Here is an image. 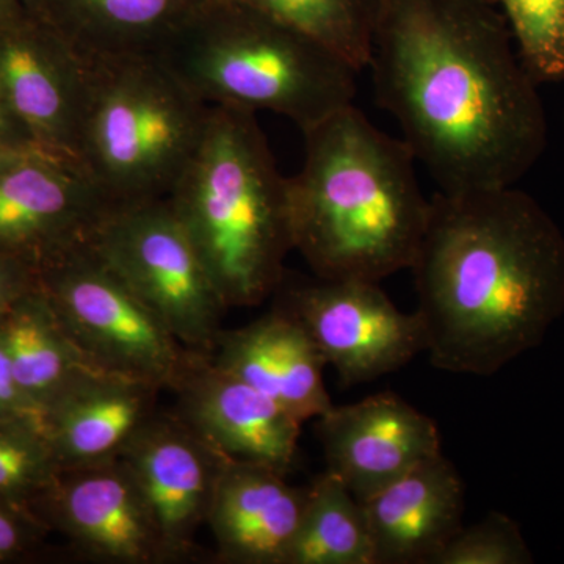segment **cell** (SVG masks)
Returning <instances> with one entry per match:
<instances>
[{
    "instance_id": "277c9868",
    "label": "cell",
    "mask_w": 564,
    "mask_h": 564,
    "mask_svg": "<svg viewBox=\"0 0 564 564\" xmlns=\"http://www.w3.org/2000/svg\"><path fill=\"white\" fill-rule=\"evenodd\" d=\"M169 202L228 310L274 295L293 250L289 185L254 111L210 106Z\"/></svg>"
},
{
    "instance_id": "7c38bea8",
    "label": "cell",
    "mask_w": 564,
    "mask_h": 564,
    "mask_svg": "<svg viewBox=\"0 0 564 564\" xmlns=\"http://www.w3.org/2000/svg\"><path fill=\"white\" fill-rule=\"evenodd\" d=\"M317 432L326 470L361 502L443 454L433 419L392 392L333 404L317 419Z\"/></svg>"
},
{
    "instance_id": "9a60e30c",
    "label": "cell",
    "mask_w": 564,
    "mask_h": 564,
    "mask_svg": "<svg viewBox=\"0 0 564 564\" xmlns=\"http://www.w3.org/2000/svg\"><path fill=\"white\" fill-rule=\"evenodd\" d=\"M50 496L62 529L84 556L104 563H166L150 508L120 456L61 469Z\"/></svg>"
},
{
    "instance_id": "f546056e",
    "label": "cell",
    "mask_w": 564,
    "mask_h": 564,
    "mask_svg": "<svg viewBox=\"0 0 564 564\" xmlns=\"http://www.w3.org/2000/svg\"><path fill=\"white\" fill-rule=\"evenodd\" d=\"M29 152L32 151H28V148H24V150H22L21 148L20 150V148L3 147V144L0 143V172H3V170L9 169V166L13 165V163L21 161V159L25 158V155H28Z\"/></svg>"
},
{
    "instance_id": "d4e9b609",
    "label": "cell",
    "mask_w": 564,
    "mask_h": 564,
    "mask_svg": "<svg viewBox=\"0 0 564 564\" xmlns=\"http://www.w3.org/2000/svg\"><path fill=\"white\" fill-rule=\"evenodd\" d=\"M61 473L39 423L10 419L0 425V496L17 497L31 489H51Z\"/></svg>"
},
{
    "instance_id": "f1b7e54d",
    "label": "cell",
    "mask_w": 564,
    "mask_h": 564,
    "mask_svg": "<svg viewBox=\"0 0 564 564\" xmlns=\"http://www.w3.org/2000/svg\"><path fill=\"white\" fill-rule=\"evenodd\" d=\"M18 300V282L13 269L0 259V323L13 310Z\"/></svg>"
},
{
    "instance_id": "e0dca14e",
    "label": "cell",
    "mask_w": 564,
    "mask_h": 564,
    "mask_svg": "<svg viewBox=\"0 0 564 564\" xmlns=\"http://www.w3.org/2000/svg\"><path fill=\"white\" fill-rule=\"evenodd\" d=\"M361 503L375 564H434L464 527V484L443 454Z\"/></svg>"
},
{
    "instance_id": "5bb4252c",
    "label": "cell",
    "mask_w": 564,
    "mask_h": 564,
    "mask_svg": "<svg viewBox=\"0 0 564 564\" xmlns=\"http://www.w3.org/2000/svg\"><path fill=\"white\" fill-rule=\"evenodd\" d=\"M111 207L79 163L29 152L0 172V248H50L57 261L87 243Z\"/></svg>"
},
{
    "instance_id": "603a6c76",
    "label": "cell",
    "mask_w": 564,
    "mask_h": 564,
    "mask_svg": "<svg viewBox=\"0 0 564 564\" xmlns=\"http://www.w3.org/2000/svg\"><path fill=\"white\" fill-rule=\"evenodd\" d=\"M311 36L352 68H367L383 0H232Z\"/></svg>"
},
{
    "instance_id": "d6986e66",
    "label": "cell",
    "mask_w": 564,
    "mask_h": 564,
    "mask_svg": "<svg viewBox=\"0 0 564 564\" xmlns=\"http://www.w3.org/2000/svg\"><path fill=\"white\" fill-rule=\"evenodd\" d=\"M210 356L303 423L333 406L323 381L325 358L306 329L278 307L243 328L223 329Z\"/></svg>"
},
{
    "instance_id": "484cf974",
    "label": "cell",
    "mask_w": 564,
    "mask_h": 564,
    "mask_svg": "<svg viewBox=\"0 0 564 564\" xmlns=\"http://www.w3.org/2000/svg\"><path fill=\"white\" fill-rule=\"evenodd\" d=\"M533 554L518 522L491 511L477 524L463 527L434 564H530Z\"/></svg>"
},
{
    "instance_id": "4fadbf2b",
    "label": "cell",
    "mask_w": 564,
    "mask_h": 564,
    "mask_svg": "<svg viewBox=\"0 0 564 564\" xmlns=\"http://www.w3.org/2000/svg\"><path fill=\"white\" fill-rule=\"evenodd\" d=\"M11 29L0 36V95L41 150L79 163L87 57L50 24L43 35Z\"/></svg>"
},
{
    "instance_id": "ffe728a7",
    "label": "cell",
    "mask_w": 564,
    "mask_h": 564,
    "mask_svg": "<svg viewBox=\"0 0 564 564\" xmlns=\"http://www.w3.org/2000/svg\"><path fill=\"white\" fill-rule=\"evenodd\" d=\"M85 57L159 54L206 0H35Z\"/></svg>"
},
{
    "instance_id": "5b68a950",
    "label": "cell",
    "mask_w": 564,
    "mask_h": 564,
    "mask_svg": "<svg viewBox=\"0 0 564 564\" xmlns=\"http://www.w3.org/2000/svg\"><path fill=\"white\" fill-rule=\"evenodd\" d=\"M159 55L209 106L267 110L302 132L350 106V63L261 11L206 0Z\"/></svg>"
},
{
    "instance_id": "83f0119b",
    "label": "cell",
    "mask_w": 564,
    "mask_h": 564,
    "mask_svg": "<svg viewBox=\"0 0 564 564\" xmlns=\"http://www.w3.org/2000/svg\"><path fill=\"white\" fill-rule=\"evenodd\" d=\"M24 544L25 530L20 519L6 505L0 503V562L17 555Z\"/></svg>"
},
{
    "instance_id": "836d02e7",
    "label": "cell",
    "mask_w": 564,
    "mask_h": 564,
    "mask_svg": "<svg viewBox=\"0 0 564 564\" xmlns=\"http://www.w3.org/2000/svg\"><path fill=\"white\" fill-rule=\"evenodd\" d=\"M14 2H17V0H14ZM33 3H35V0H32Z\"/></svg>"
},
{
    "instance_id": "1f68e13d",
    "label": "cell",
    "mask_w": 564,
    "mask_h": 564,
    "mask_svg": "<svg viewBox=\"0 0 564 564\" xmlns=\"http://www.w3.org/2000/svg\"><path fill=\"white\" fill-rule=\"evenodd\" d=\"M14 0H0V28L9 25L11 22L17 20V13H14Z\"/></svg>"
},
{
    "instance_id": "ac0fdd59",
    "label": "cell",
    "mask_w": 564,
    "mask_h": 564,
    "mask_svg": "<svg viewBox=\"0 0 564 564\" xmlns=\"http://www.w3.org/2000/svg\"><path fill=\"white\" fill-rule=\"evenodd\" d=\"M159 392L133 378L85 370L47 404L41 419L61 469L118 458L158 413Z\"/></svg>"
},
{
    "instance_id": "7a4b0ae2",
    "label": "cell",
    "mask_w": 564,
    "mask_h": 564,
    "mask_svg": "<svg viewBox=\"0 0 564 564\" xmlns=\"http://www.w3.org/2000/svg\"><path fill=\"white\" fill-rule=\"evenodd\" d=\"M436 369L491 377L564 314V234L529 193L440 192L411 265Z\"/></svg>"
},
{
    "instance_id": "8fae6325",
    "label": "cell",
    "mask_w": 564,
    "mask_h": 564,
    "mask_svg": "<svg viewBox=\"0 0 564 564\" xmlns=\"http://www.w3.org/2000/svg\"><path fill=\"white\" fill-rule=\"evenodd\" d=\"M120 458L150 508L166 563L192 558L226 458L176 414L159 413L132 437Z\"/></svg>"
},
{
    "instance_id": "8992f818",
    "label": "cell",
    "mask_w": 564,
    "mask_h": 564,
    "mask_svg": "<svg viewBox=\"0 0 564 564\" xmlns=\"http://www.w3.org/2000/svg\"><path fill=\"white\" fill-rule=\"evenodd\" d=\"M79 163L111 206L169 198L210 106L159 54L93 55Z\"/></svg>"
},
{
    "instance_id": "4316f807",
    "label": "cell",
    "mask_w": 564,
    "mask_h": 564,
    "mask_svg": "<svg viewBox=\"0 0 564 564\" xmlns=\"http://www.w3.org/2000/svg\"><path fill=\"white\" fill-rule=\"evenodd\" d=\"M0 417L25 419L41 426V414L21 391L2 339H0Z\"/></svg>"
},
{
    "instance_id": "44dd1931",
    "label": "cell",
    "mask_w": 564,
    "mask_h": 564,
    "mask_svg": "<svg viewBox=\"0 0 564 564\" xmlns=\"http://www.w3.org/2000/svg\"><path fill=\"white\" fill-rule=\"evenodd\" d=\"M0 339L21 391L39 410L41 419L58 393L85 370L95 369L63 328L46 293L14 304L0 323Z\"/></svg>"
},
{
    "instance_id": "ba28073f",
    "label": "cell",
    "mask_w": 564,
    "mask_h": 564,
    "mask_svg": "<svg viewBox=\"0 0 564 564\" xmlns=\"http://www.w3.org/2000/svg\"><path fill=\"white\" fill-rule=\"evenodd\" d=\"M46 296L91 367L173 391L191 351L88 242L52 262Z\"/></svg>"
},
{
    "instance_id": "7402d4cb",
    "label": "cell",
    "mask_w": 564,
    "mask_h": 564,
    "mask_svg": "<svg viewBox=\"0 0 564 564\" xmlns=\"http://www.w3.org/2000/svg\"><path fill=\"white\" fill-rule=\"evenodd\" d=\"M285 564H375L361 500L325 470L307 486V502Z\"/></svg>"
},
{
    "instance_id": "4dcf8cb0",
    "label": "cell",
    "mask_w": 564,
    "mask_h": 564,
    "mask_svg": "<svg viewBox=\"0 0 564 564\" xmlns=\"http://www.w3.org/2000/svg\"><path fill=\"white\" fill-rule=\"evenodd\" d=\"M14 122L22 124V122L18 120L17 115L11 111L9 104L6 102L3 96L0 95V137L10 133L11 129L14 128Z\"/></svg>"
},
{
    "instance_id": "2e32d148",
    "label": "cell",
    "mask_w": 564,
    "mask_h": 564,
    "mask_svg": "<svg viewBox=\"0 0 564 564\" xmlns=\"http://www.w3.org/2000/svg\"><path fill=\"white\" fill-rule=\"evenodd\" d=\"M306 502L307 488L289 484L288 474L225 459L207 516L221 562L285 564Z\"/></svg>"
},
{
    "instance_id": "cb8c5ba5",
    "label": "cell",
    "mask_w": 564,
    "mask_h": 564,
    "mask_svg": "<svg viewBox=\"0 0 564 564\" xmlns=\"http://www.w3.org/2000/svg\"><path fill=\"white\" fill-rule=\"evenodd\" d=\"M519 58L538 84L564 80V0H497Z\"/></svg>"
},
{
    "instance_id": "6da1fadb",
    "label": "cell",
    "mask_w": 564,
    "mask_h": 564,
    "mask_svg": "<svg viewBox=\"0 0 564 564\" xmlns=\"http://www.w3.org/2000/svg\"><path fill=\"white\" fill-rule=\"evenodd\" d=\"M375 95L441 192L510 187L540 161L547 120L503 14L484 0H383Z\"/></svg>"
},
{
    "instance_id": "30bf717a",
    "label": "cell",
    "mask_w": 564,
    "mask_h": 564,
    "mask_svg": "<svg viewBox=\"0 0 564 564\" xmlns=\"http://www.w3.org/2000/svg\"><path fill=\"white\" fill-rule=\"evenodd\" d=\"M173 391L177 417L215 454L291 473L303 422L272 397L193 351Z\"/></svg>"
},
{
    "instance_id": "3957f363",
    "label": "cell",
    "mask_w": 564,
    "mask_h": 564,
    "mask_svg": "<svg viewBox=\"0 0 564 564\" xmlns=\"http://www.w3.org/2000/svg\"><path fill=\"white\" fill-rule=\"evenodd\" d=\"M303 133V169L288 177L293 250L322 280L410 270L430 214L410 147L352 104Z\"/></svg>"
},
{
    "instance_id": "d6a6232c",
    "label": "cell",
    "mask_w": 564,
    "mask_h": 564,
    "mask_svg": "<svg viewBox=\"0 0 564 564\" xmlns=\"http://www.w3.org/2000/svg\"><path fill=\"white\" fill-rule=\"evenodd\" d=\"M484 2H488V3H491V6L497 7V0H484Z\"/></svg>"
},
{
    "instance_id": "52a82bcc",
    "label": "cell",
    "mask_w": 564,
    "mask_h": 564,
    "mask_svg": "<svg viewBox=\"0 0 564 564\" xmlns=\"http://www.w3.org/2000/svg\"><path fill=\"white\" fill-rule=\"evenodd\" d=\"M88 245L182 347L214 352L228 307L169 198L111 207Z\"/></svg>"
},
{
    "instance_id": "9c48e42d",
    "label": "cell",
    "mask_w": 564,
    "mask_h": 564,
    "mask_svg": "<svg viewBox=\"0 0 564 564\" xmlns=\"http://www.w3.org/2000/svg\"><path fill=\"white\" fill-rule=\"evenodd\" d=\"M278 310L292 315L345 386L402 369L425 351L417 313H402L378 282L282 280ZM274 292V293H276Z\"/></svg>"
}]
</instances>
